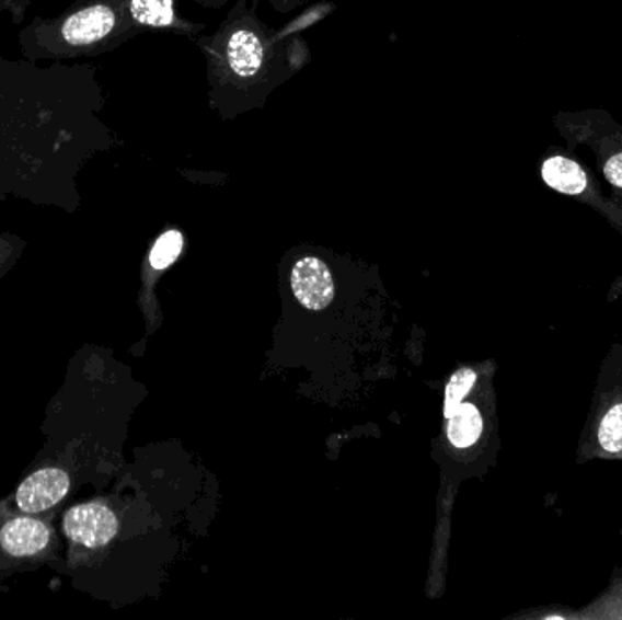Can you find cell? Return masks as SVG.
Segmentation results:
<instances>
[{
  "instance_id": "cell-1",
  "label": "cell",
  "mask_w": 622,
  "mask_h": 620,
  "mask_svg": "<svg viewBox=\"0 0 622 620\" xmlns=\"http://www.w3.org/2000/svg\"><path fill=\"white\" fill-rule=\"evenodd\" d=\"M117 530V517L104 504H82L66 514V535L88 548H101L107 544Z\"/></svg>"
},
{
  "instance_id": "cell-2",
  "label": "cell",
  "mask_w": 622,
  "mask_h": 620,
  "mask_svg": "<svg viewBox=\"0 0 622 620\" xmlns=\"http://www.w3.org/2000/svg\"><path fill=\"white\" fill-rule=\"evenodd\" d=\"M291 289L296 299L311 311L324 310L335 297L332 272L316 257L297 261L291 272Z\"/></svg>"
},
{
  "instance_id": "cell-3",
  "label": "cell",
  "mask_w": 622,
  "mask_h": 620,
  "mask_svg": "<svg viewBox=\"0 0 622 620\" xmlns=\"http://www.w3.org/2000/svg\"><path fill=\"white\" fill-rule=\"evenodd\" d=\"M70 490V477L62 470L46 468L27 477L16 492V504L26 514H38L65 498Z\"/></svg>"
},
{
  "instance_id": "cell-4",
  "label": "cell",
  "mask_w": 622,
  "mask_h": 620,
  "mask_svg": "<svg viewBox=\"0 0 622 620\" xmlns=\"http://www.w3.org/2000/svg\"><path fill=\"white\" fill-rule=\"evenodd\" d=\"M115 26V11L110 5L99 4L77 11L62 27L66 43L73 46H88L99 43L112 32Z\"/></svg>"
},
{
  "instance_id": "cell-5",
  "label": "cell",
  "mask_w": 622,
  "mask_h": 620,
  "mask_svg": "<svg viewBox=\"0 0 622 620\" xmlns=\"http://www.w3.org/2000/svg\"><path fill=\"white\" fill-rule=\"evenodd\" d=\"M228 68L239 79H252L263 70L264 44L257 33L241 27L231 33L226 43Z\"/></svg>"
},
{
  "instance_id": "cell-6",
  "label": "cell",
  "mask_w": 622,
  "mask_h": 620,
  "mask_svg": "<svg viewBox=\"0 0 622 620\" xmlns=\"http://www.w3.org/2000/svg\"><path fill=\"white\" fill-rule=\"evenodd\" d=\"M49 540L48 526L35 519L10 520L0 531V542L10 555H35Z\"/></svg>"
},
{
  "instance_id": "cell-7",
  "label": "cell",
  "mask_w": 622,
  "mask_h": 620,
  "mask_svg": "<svg viewBox=\"0 0 622 620\" xmlns=\"http://www.w3.org/2000/svg\"><path fill=\"white\" fill-rule=\"evenodd\" d=\"M542 181L555 192L564 195H580L588 186V179L577 162L566 157H550L542 164Z\"/></svg>"
},
{
  "instance_id": "cell-8",
  "label": "cell",
  "mask_w": 622,
  "mask_h": 620,
  "mask_svg": "<svg viewBox=\"0 0 622 620\" xmlns=\"http://www.w3.org/2000/svg\"><path fill=\"white\" fill-rule=\"evenodd\" d=\"M483 434V417L473 404H461L448 423V439L457 448H468Z\"/></svg>"
},
{
  "instance_id": "cell-9",
  "label": "cell",
  "mask_w": 622,
  "mask_h": 620,
  "mask_svg": "<svg viewBox=\"0 0 622 620\" xmlns=\"http://www.w3.org/2000/svg\"><path fill=\"white\" fill-rule=\"evenodd\" d=\"M129 13L142 26L168 27L175 22L173 0H131Z\"/></svg>"
},
{
  "instance_id": "cell-10",
  "label": "cell",
  "mask_w": 622,
  "mask_h": 620,
  "mask_svg": "<svg viewBox=\"0 0 622 620\" xmlns=\"http://www.w3.org/2000/svg\"><path fill=\"white\" fill-rule=\"evenodd\" d=\"M477 380V374L470 368H462L451 375L450 382L446 386L445 417L450 418L459 410L464 397L472 391Z\"/></svg>"
},
{
  "instance_id": "cell-11",
  "label": "cell",
  "mask_w": 622,
  "mask_h": 620,
  "mask_svg": "<svg viewBox=\"0 0 622 620\" xmlns=\"http://www.w3.org/2000/svg\"><path fill=\"white\" fill-rule=\"evenodd\" d=\"M184 239L183 233L177 230H170L162 233L157 239L156 246L151 248L150 263L156 269H166L177 261L178 255L183 252Z\"/></svg>"
},
{
  "instance_id": "cell-12",
  "label": "cell",
  "mask_w": 622,
  "mask_h": 620,
  "mask_svg": "<svg viewBox=\"0 0 622 620\" xmlns=\"http://www.w3.org/2000/svg\"><path fill=\"white\" fill-rule=\"evenodd\" d=\"M599 443L610 453L622 449V404L613 406L599 426Z\"/></svg>"
},
{
  "instance_id": "cell-13",
  "label": "cell",
  "mask_w": 622,
  "mask_h": 620,
  "mask_svg": "<svg viewBox=\"0 0 622 620\" xmlns=\"http://www.w3.org/2000/svg\"><path fill=\"white\" fill-rule=\"evenodd\" d=\"M327 11H332V5H313L311 10L304 11L301 16H297L296 21L290 22V24H288V26H286L285 30L280 32V37H288V35H291V33L302 32V30H307V27H310L311 24H315V22L324 19Z\"/></svg>"
},
{
  "instance_id": "cell-14",
  "label": "cell",
  "mask_w": 622,
  "mask_h": 620,
  "mask_svg": "<svg viewBox=\"0 0 622 620\" xmlns=\"http://www.w3.org/2000/svg\"><path fill=\"white\" fill-rule=\"evenodd\" d=\"M604 177L612 182L613 186L622 187V153L613 156L604 164Z\"/></svg>"
}]
</instances>
